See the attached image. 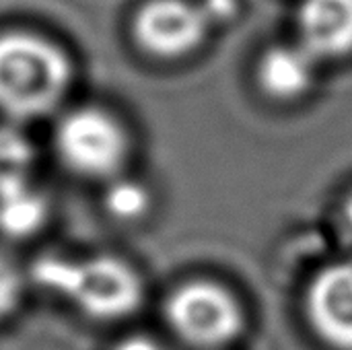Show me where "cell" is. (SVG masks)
<instances>
[{
	"label": "cell",
	"instance_id": "obj_9",
	"mask_svg": "<svg viewBox=\"0 0 352 350\" xmlns=\"http://www.w3.org/2000/svg\"><path fill=\"white\" fill-rule=\"evenodd\" d=\"M47 219V202L33 184L0 192V233L10 239L35 235Z\"/></svg>",
	"mask_w": 352,
	"mask_h": 350
},
{
	"label": "cell",
	"instance_id": "obj_11",
	"mask_svg": "<svg viewBox=\"0 0 352 350\" xmlns=\"http://www.w3.org/2000/svg\"><path fill=\"white\" fill-rule=\"evenodd\" d=\"M105 210L124 223L138 221L142 219L148 208H151V194L148 190L136 182V179H126V177H116L103 198Z\"/></svg>",
	"mask_w": 352,
	"mask_h": 350
},
{
	"label": "cell",
	"instance_id": "obj_13",
	"mask_svg": "<svg viewBox=\"0 0 352 350\" xmlns=\"http://www.w3.org/2000/svg\"><path fill=\"white\" fill-rule=\"evenodd\" d=\"M200 6H202V10L210 23H214V21L221 23V21H227L235 14L237 2L235 0H204Z\"/></svg>",
	"mask_w": 352,
	"mask_h": 350
},
{
	"label": "cell",
	"instance_id": "obj_3",
	"mask_svg": "<svg viewBox=\"0 0 352 350\" xmlns=\"http://www.w3.org/2000/svg\"><path fill=\"white\" fill-rule=\"evenodd\" d=\"M163 314L171 332L198 350L223 349L245 330V311L239 299L208 278L188 281L173 289Z\"/></svg>",
	"mask_w": 352,
	"mask_h": 350
},
{
	"label": "cell",
	"instance_id": "obj_1",
	"mask_svg": "<svg viewBox=\"0 0 352 350\" xmlns=\"http://www.w3.org/2000/svg\"><path fill=\"white\" fill-rule=\"evenodd\" d=\"M31 274L41 289L97 322L136 314L144 297L140 274L116 256H43L33 264Z\"/></svg>",
	"mask_w": 352,
	"mask_h": 350
},
{
	"label": "cell",
	"instance_id": "obj_8",
	"mask_svg": "<svg viewBox=\"0 0 352 350\" xmlns=\"http://www.w3.org/2000/svg\"><path fill=\"white\" fill-rule=\"evenodd\" d=\"M318 58L299 45H276L264 54L258 66V83L262 91L278 101L303 97L316 78Z\"/></svg>",
	"mask_w": 352,
	"mask_h": 350
},
{
	"label": "cell",
	"instance_id": "obj_14",
	"mask_svg": "<svg viewBox=\"0 0 352 350\" xmlns=\"http://www.w3.org/2000/svg\"><path fill=\"white\" fill-rule=\"evenodd\" d=\"M113 350H169L165 344H161L157 338L144 336V334H134L128 338H122Z\"/></svg>",
	"mask_w": 352,
	"mask_h": 350
},
{
	"label": "cell",
	"instance_id": "obj_7",
	"mask_svg": "<svg viewBox=\"0 0 352 350\" xmlns=\"http://www.w3.org/2000/svg\"><path fill=\"white\" fill-rule=\"evenodd\" d=\"M297 19L301 45L318 60L352 52V0H303Z\"/></svg>",
	"mask_w": 352,
	"mask_h": 350
},
{
	"label": "cell",
	"instance_id": "obj_10",
	"mask_svg": "<svg viewBox=\"0 0 352 350\" xmlns=\"http://www.w3.org/2000/svg\"><path fill=\"white\" fill-rule=\"evenodd\" d=\"M35 151L14 126H0V192L31 184Z\"/></svg>",
	"mask_w": 352,
	"mask_h": 350
},
{
	"label": "cell",
	"instance_id": "obj_12",
	"mask_svg": "<svg viewBox=\"0 0 352 350\" xmlns=\"http://www.w3.org/2000/svg\"><path fill=\"white\" fill-rule=\"evenodd\" d=\"M23 295V281L16 266L0 254V322L6 320L19 305Z\"/></svg>",
	"mask_w": 352,
	"mask_h": 350
},
{
	"label": "cell",
	"instance_id": "obj_6",
	"mask_svg": "<svg viewBox=\"0 0 352 350\" xmlns=\"http://www.w3.org/2000/svg\"><path fill=\"white\" fill-rule=\"evenodd\" d=\"M311 330L334 350H352V262L322 268L305 293Z\"/></svg>",
	"mask_w": 352,
	"mask_h": 350
},
{
	"label": "cell",
	"instance_id": "obj_4",
	"mask_svg": "<svg viewBox=\"0 0 352 350\" xmlns=\"http://www.w3.org/2000/svg\"><path fill=\"white\" fill-rule=\"evenodd\" d=\"M56 153L66 169L87 179H116L128 159L124 126L101 107L68 111L54 132Z\"/></svg>",
	"mask_w": 352,
	"mask_h": 350
},
{
	"label": "cell",
	"instance_id": "obj_15",
	"mask_svg": "<svg viewBox=\"0 0 352 350\" xmlns=\"http://www.w3.org/2000/svg\"><path fill=\"white\" fill-rule=\"evenodd\" d=\"M342 225H344V231L352 243V192L346 196V200L342 204Z\"/></svg>",
	"mask_w": 352,
	"mask_h": 350
},
{
	"label": "cell",
	"instance_id": "obj_5",
	"mask_svg": "<svg viewBox=\"0 0 352 350\" xmlns=\"http://www.w3.org/2000/svg\"><path fill=\"white\" fill-rule=\"evenodd\" d=\"M210 27L200 4L190 0H148L134 17L136 43L151 56L173 60L194 52Z\"/></svg>",
	"mask_w": 352,
	"mask_h": 350
},
{
	"label": "cell",
	"instance_id": "obj_2",
	"mask_svg": "<svg viewBox=\"0 0 352 350\" xmlns=\"http://www.w3.org/2000/svg\"><path fill=\"white\" fill-rule=\"evenodd\" d=\"M72 80L68 56L52 41L27 33L0 35V111L16 122L60 105Z\"/></svg>",
	"mask_w": 352,
	"mask_h": 350
}]
</instances>
